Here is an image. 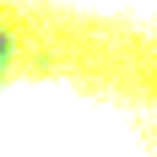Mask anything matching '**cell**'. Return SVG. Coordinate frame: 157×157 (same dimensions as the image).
Listing matches in <instances>:
<instances>
[{
    "label": "cell",
    "mask_w": 157,
    "mask_h": 157,
    "mask_svg": "<svg viewBox=\"0 0 157 157\" xmlns=\"http://www.w3.org/2000/svg\"><path fill=\"white\" fill-rule=\"evenodd\" d=\"M0 157H157V60L0 49Z\"/></svg>",
    "instance_id": "1"
},
{
    "label": "cell",
    "mask_w": 157,
    "mask_h": 157,
    "mask_svg": "<svg viewBox=\"0 0 157 157\" xmlns=\"http://www.w3.org/2000/svg\"><path fill=\"white\" fill-rule=\"evenodd\" d=\"M0 49L157 60V0H0Z\"/></svg>",
    "instance_id": "2"
}]
</instances>
